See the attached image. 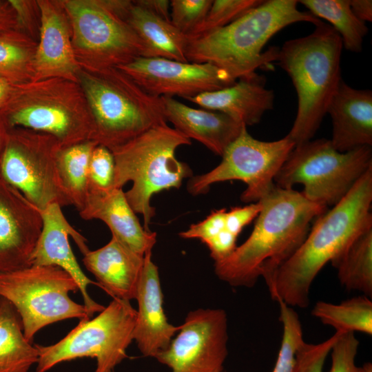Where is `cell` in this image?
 <instances>
[{
	"label": "cell",
	"instance_id": "19",
	"mask_svg": "<svg viewBox=\"0 0 372 372\" xmlns=\"http://www.w3.org/2000/svg\"><path fill=\"white\" fill-rule=\"evenodd\" d=\"M333 124V146L347 152L372 145V92L340 82L327 107Z\"/></svg>",
	"mask_w": 372,
	"mask_h": 372
},
{
	"label": "cell",
	"instance_id": "6",
	"mask_svg": "<svg viewBox=\"0 0 372 372\" xmlns=\"http://www.w3.org/2000/svg\"><path fill=\"white\" fill-rule=\"evenodd\" d=\"M94 124L93 141L110 149L167 124L161 97L152 96L118 68L79 74Z\"/></svg>",
	"mask_w": 372,
	"mask_h": 372
},
{
	"label": "cell",
	"instance_id": "30",
	"mask_svg": "<svg viewBox=\"0 0 372 372\" xmlns=\"http://www.w3.org/2000/svg\"><path fill=\"white\" fill-rule=\"evenodd\" d=\"M304 6L316 18L324 19L340 35L343 47L360 52L369 29L365 23L353 13L349 0H302Z\"/></svg>",
	"mask_w": 372,
	"mask_h": 372
},
{
	"label": "cell",
	"instance_id": "38",
	"mask_svg": "<svg viewBox=\"0 0 372 372\" xmlns=\"http://www.w3.org/2000/svg\"><path fill=\"white\" fill-rule=\"evenodd\" d=\"M226 209L214 210L203 220L192 224L189 227L179 234L185 239L197 238L206 244L226 229Z\"/></svg>",
	"mask_w": 372,
	"mask_h": 372
},
{
	"label": "cell",
	"instance_id": "17",
	"mask_svg": "<svg viewBox=\"0 0 372 372\" xmlns=\"http://www.w3.org/2000/svg\"><path fill=\"white\" fill-rule=\"evenodd\" d=\"M43 227L31 256V265L57 266L67 271L76 280L83 299L88 316L101 312L105 307L96 302L87 293L90 284L97 285L83 271L72 250L69 236L75 241L83 254L89 248L86 239L68 223L61 207L52 204L41 211Z\"/></svg>",
	"mask_w": 372,
	"mask_h": 372
},
{
	"label": "cell",
	"instance_id": "26",
	"mask_svg": "<svg viewBox=\"0 0 372 372\" xmlns=\"http://www.w3.org/2000/svg\"><path fill=\"white\" fill-rule=\"evenodd\" d=\"M38 358L36 346L24 336L17 310L0 298V372H28Z\"/></svg>",
	"mask_w": 372,
	"mask_h": 372
},
{
	"label": "cell",
	"instance_id": "31",
	"mask_svg": "<svg viewBox=\"0 0 372 372\" xmlns=\"http://www.w3.org/2000/svg\"><path fill=\"white\" fill-rule=\"evenodd\" d=\"M34 56L25 38L14 29L0 32V76L12 85L28 81Z\"/></svg>",
	"mask_w": 372,
	"mask_h": 372
},
{
	"label": "cell",
	"instance_id": "22",
	"mask_svg": "<svg viewBox=\"0 0 372 372\" xmlns=\"http://www.w3.org/2000/svg\"><path fill=\"white\" fill-rule=\"evenodd\" d=\"M225 88L206 92L187 100L205 110L223 113L245 126L258 123L273 107V91L265 86L264 76L256 72Z\"/></svg>",
	"mask_w": 372,
	"mask_h": 372
},
{
	"label": "cell",
	"instance_id": "45",
	"mask_svg": "<svg viewBox=\"0 0 372 372\" xmlns=\"http://www.w3.org/2000/svg\"><path fill=\"white\" fill-rule=\"evenodd\" d=\"M360 372H372V364L366 362L360 367Z\"/></svg>",
	"mask_w": 372,
	"mask_h": 372
},
{
	"label": "cell",
	"instance_id": "20",
	"mask_svg": "<svg viewBox=\"0 0 372 372\" xmlns=\"http://www.w3.org/2000/svg\"><path fill=\"white\" fill-rule=\"evenodd\" d=\"M144 256L112 236L103 247L85 253L83 262L113 298L130 301L136 299Z\"/></svg>",
	"mask_w": 372,
	"mask_h": 372
},
{
	"label": "cell",
	"instance_id": "23",
	"mask_svg": "<svg viewBox=\"0 0 372 372\" xmlns=\"http://www.w3.org/2000/svg\"><path fill=\"white\" fill-rule=\"evenodd\" d=\"M161 98L167 121L187 138L200 142L217 155L222 156L245 126L223 113L193 108L172 96Z\"/></svg>",
	"mask_w": 372,
	"mask_h": 372
},
{
	"label": "cell",
	"instance_id": "35",
	"mask_svg": "<svg viewBox=\"0 0 372 372\" xmlns=\"http://www.w3.org/2000/svg\"><path fill=\"white\" fill-rule=\"evenodd\" d=\"M115 162L112 151L96 145L89 162V192H105L113 189Z\"/></svg>",
	"mask_w": 372,
	"mask_h": 372
},
{
	"label": "cell",
	"instance_id": "15",
	"mask_svg": "<svg viewBox=\"0 0 372 372\" xmlns=\"http://www.w3.org/2000/svg\"><path fill=\"white\" fill-rule=\"evenodd\" d=\"M149 94L193 97L234 84L225 70L209 63L181 62L163 58L139 56L117 67Z\"/></svg>",
	"mask_w": 372,
	"mask_h": 372
},
{
	"label": "cell",
	"instance_id": "3",
	"mask_svg": "<svg viewBox=\"0 0 372 372\" xmlns=\"http://www.w3.org/2000/svg\"><path fill=\"white\" fill-rule=\"evenodd\" d=\"M296 0L262 1L231 23L207 34L189 39V62L209 63L227 72L235 81L258 68L276 62L279 48L262 50L269 40L284 28L298 22L316 26L322 21L298 8Z\"/></svg>",
	"mask_w": 372,
	"mask_h": 372
},
{
	"label": "cell",
	"instance_id": "1",
	"mask_svg": "<svg viewBox=\"0 0 372 372\" xmlns=\"http://www.w3.org/2000/svg\"><path fill=\"white\" fill-rule=\"evenodd\" d=\"M258 202L262 209L249 238L214 262L216 275L231 287H251L259 278L268 286L303 242L311 222L327 210L301 192L276 185Z\"/></svg>",
	"mask_w": 372,
	"mask_h": 372
},
{
	"label": "cell",
	"instance_id": "29",
	"mask_svg": "<svg viewBox=\"0 0 372 372\" xmlns=\"http://www.w3.org/2000/svg\"><path fill=\"white\" fill-rule=\"evenodd\" d=\"M311 315L336 331L372 335V302L364 295L339 304L318 301L312 309Z\"/></svg>",
	"mask_w": 372,
	"mask_h": 372
},
{
	"label": "cell",
	"instance_id": "39",
	"mask_svg": "<svg viewBox=\"0 0 372 372\" xmlns=\"http://www.w3.org/2000/svg\"><path fill=\"white\" fill-rule=\"evenodd\" d=\"M262 205L260 202L245 207H234L226 212L225 227L228 231L238 236L242 229L256 218Z\"/></svg>",
	"mask_w": 372,
	"mask_h": 372
},
{
	"label": "cell",
	"instance_id": "32",
	"mask_svg": "<svg viewBox=\"0 0 372 372\" xmlns=\"http://www.w3.org/2000/svg\"><path fill=\"white\" fill-rule=\"evenodd\" d=\"M277 302L280 307L282 335L278 355L272 372H293L298 351L304 342L302 324L293 307L281 301Z\"/></svg>",
	"mask_w": 372,
	"mask_h": 372
},
{
	"label": "cell",
	"instance_id": "21",
	"mask_svg": "<svg viewBox=\"0 0 372 372\" xmlns=\"http://www.w3.org/2000/svg\"><path fill=\"white\" fill-rule=\"evenodd\" d=\"M79 214L84 220L103 221L110 229L112 236L139 254L144 256L152 250L156 242V234L141 225L123 188L89 192Z\"/></svg>",
	"mask_w": 372,
	"mask_h": 372
},
{
	"label": "cell",
	"instance_id": "33",
	"mask_svg": "<svg viewBox=\"0 0 372 372\" xmlns=\"http://www.w3.org/2000/svg\"><path fill=\"white\" fill-rule=\"evenodd\" d=\"M260 0L213 1L203 23L189 37L196 38L221 28L260 4Z\"/></svg>",
	"mask_w": 372,
	"mask_h": 372
},
{
	"label": "cell",
	"instance_id": "10",
	"mask_svg": "<svg viewBox=\"0 0 372 372\" xmlns=\"http://www.w3.org/2000/svg\"><path fill=\"white\" fill-rule=\"evenodd\" d=\"M79 290L72 276L57 266L30 265L0 273V298L15 308L24 336L30 342L41 329L54 322L91 318L84 304L69 296Z\"/></svg>",
	"mask_w": 372,
	"mask_h": 372
},
{
	"label": "cell",
	"instance_id": "42",
	"mask_svg": "<svg viewBox=\"0 0 372 372\" xmlns=\"http://www.w3.org/2000/svg\"><path fill=\"white\" fill-rule=\"evenodd\" d=\"M10 1L3 3L0 1V32L14 29L17 14Z\"/></svg>",
	"mask_w": 372,
	"mask_h": 372
},
{
	"label": "cell",
	"instance_id": "46",
	"mask_svg": "<svg viewBox=\"0 0 372 372\" xmlns=\"http://www.w3.org/2000/svg\"><path fill=\"white\" fill-rule=\"evenodd\" d=\"M221 372H224V371H221Z\"/></svg>",
	"mask_w": 372,
	"mask_h": 372
},
{
	"label": "cell",
	"instance_id": "28",
	"mask_svg": "<svg viewBox=\"0 0 372 372\" xmlns=\"http://www.w3.org/2000/svg\"><path fill=\"white\" fill-rule=\"evenodd\" d=\"M340 284L372 296V224L367 226L332 264Z\"/></svg>",
	"mask_w": 372,
	"mask_h": 372
},
{
	"label": "cell",
	"instance_id": "47",
	"mask_svg": "<svg viewBox=\"0 0 372 372\" xmlns=\"http://www.w3.org/2000/svg\"><path fill=\"white\" fill-rule=\"evenodd\" d=\"M113 372H114V371H113Z\"/></svg>",
	"mask_w": 372,
	"mask_h": 372
},
{
	"label": "cell",
	"instance_id": "11",
	"mask_svg": "<svg viewBox=\"0 0 372 372\" xmlns=\"http://www.w3.org/2000/svg\"><path fill=\"white\" fill-rule=\"evenodd\" d=\"M52 136L22 128L8 130L1 178L40 211L52 204L72 205L59 180Z\"/></svg>",
	"mask_w": 372,
	"mask_h": 372
},
{
	"label": "cell",
	"instance_id": "13",
	"mask_svg": "<svg viewBox=\"0 0 372 372\" xmlns=\"http://www.w3.org/2000/svg\"><path fill=\"white\" fill-rule=\"evenodd\" d=\"M64 6L74 42L87 51L94 70L117 68L144 56L143 41L107 2L71 0Z\"/></svg>",
	"mask_w": 372,
	"mask_h": 372
},
{
	"label": "cell",
	"instance_id": "18",
	"mask_svg": "<svg viewBox=\"0 0 372 372\" xmlns=\"http://www.w3.org/2000/svg\"><path fill=\"white\" fill-rule=\"evenodd\" d=\"M136 300L134 340L144 356L155 358L169 347L179 326L169 323L165 313L158 269L152 259V250L144 256Z\"/></svg>",
	"mask_w": 372,
	"mask_h": 372
},
{
	"label": "cell",
	"instance_id": "16",
	"mask_svg": "<svg viewBox=\"0 0 372 372\" xmlns=\"http://www.w3.org/2000/svg\"><path fill=\"white\" fill-rule=\"evenodd\" d=\"M43 227L41 211L0 178V273L31 265Z\"/></svg>",
	"mask_w": 372,
	"mask_h": 372
},
{
	"label": "cell",
	"instance_id": "24",
	"mask_svg": "<svg viewBox=\"0 0 372 372\" xmlns=\"http://www.w3.org/2000/svg\"><path fill=\"white\" fill-rule=\"evenodd\" d=\"M39 43L33 59L35 81L59 78L73 81L77 64L63 16L51 3H39Z\"/></svg>",
	"mask_w": 372,
	"mask_h": 372
},
{
	"label": "cell",
	"instance_id": "25",
	"mask_svg": "<svg viewBox=\"0 0 372 372\" xmlns=\"http://www.w3.org/2000/svg\"><path fill=\"white\" fill-rule=\"evenodd\" d=\"M125 21L143 41V56L189 62L186 50L189 38L167 21L131 3Z\"/></svg>",
	"mask_w": 372,
	"mask_h": 372
},
{
	"label": "cell",
	"instance_id": "36",
	"mask_svg": "<svg viewBox=\"0 0 372 372\" xmlns=\"http://www.w3.org/2000/svg\"><path fill=\"white\" fill-rule=\"evenodd\" d=\"M341 333L335 331L329 338L317 344L304 341L298 351L293 372H322L326 359Z\"/></svg>",
	"mask_w": 372,
	"mask_h": 372
},
{
	"label": "cell",
	"instance_id": "8",
	"mask_svg": "<svg viewBox=\"0 0 372 372\" xmlns=\"http://www.w3.org/2000/svg\"><path fill=\"white\" fill-rule=\"evenodd\" d=\"M371 167V146L340 152L330 140H310L294 147L274 183L286 189L302 184L307 199L327 208L340 202Z\"/></svg>",
	"mask_w": 372,
	"mask_h": 372
},
{
	"label": "cell",
	"instance_id": "4",
	"mask_svg": "<svg viewBox=\"0 0 372 372\" xmlns=\"http://www.w3.org/2000/svg\"><path fill=\"white\" fill-rule=\"evenodd\" d=\"M342 41L338 32L322 21L310 34L287 41L278 49L276 62L289 76L298 108L287 136L295 146L311 140L327 114L341 81Z\"/></svg>",
	"mask_w": 372,
	"mask_h": 372
},
{
	"label": "cell",
	"instance_id": "5",
	"mask_svg": "<svg viewBox=\"0 0 372 372\" xmlns=\"http://www.w3.org/2000/svg\"><path fill=\"white\" fill-rule=\"evenodd\" d=\"M190 144V139L165 124L110 149L115 162L113 188H123L132 182L125 195L135 213L143 216L145 229L149 231L155 215L150 205L153 195L178 188L185 178L192 177L189 166L175 155L179 147Z\"/></svg>",
	"mask_w": 372,
	"mask_h": 372
},
{
	"label": "cell",
	"instance_id": "41",
	"mask_svg": "<svg viewBox=\"0 0 372 372\" xmlns=\"http://www.w3.org/2000/svg\"><path fill=\"white\" fill-rule=\"evenodd\" d=\"M349 4L354 15L363 22L372 21L371 0H350Z\"/></svg>",
	"mask_w": 372,
	"mask_h": 372
},
{
	"label": "cell",
	"instance_id": "7",
	"mask_svg": "<svg viewBox=\"0 0 372 372\" xmlns=\"http://www.w3.org/2000/svg\"><path fill=\"white\" fill-rule=\"evenodd\" d=\"M70 80L52 78L14 85L0 118L8 129L22 128L54 138L61 147L93 140L89 107Z\"/></svg>",
	"mask_w": 372,
	"mask_h": 372
},
{
	"label": "cell",
	"instance_id": "9",
	"mask_svg": "<svg viewBox=\"0 0 372 372\" xmlns=\"http://www.w3.org/2000/svg\"><path fill=\"white\" fill-rule=\"evenodd\" d=\"M136 318V310L130 301L113 298L98 316L80 320L56 343L36 344V372H46L63 362L88 357L96 360L94 372H113L127 357V349L134 340Z\"/></svg>",
	"mask_w": 372,
	"mask_h": 372
},
{
	"label": "cell",
	"instance_id": "44",
	"mask_svg": "<svg viewBox=\"0 0 372 372\" xmlns=\"http://www.w3.org/2000/svg\"><path fill=\"white\" fill-rule=\"evenodd\" d=\"M8 129L5 126L3 123L0 118V178H1V163L3 153L4 151Z\"/></svg>",
	"mask_w": 372,
	"mask_h": 372
},
{
	"label": "cell",
	"instance_id": "34",
	"mask_svg": "<svg viewBox=\"0 0 372 372\" xmlns=\"http://www.w3.org/2000/svg\"><path fill=\"white\" fill-rule=\"evenodd\" d=\"M212 2L211 0L170 1L171 23L189 37L203 23Z\"/></svg>",
	"mask_w": 372,
	"mask_h": 372
},
{
	"label": "cell",
	"instance_id": "12",
	"mask_svg": "<svg viewBox=\"0 0 372 372\" xmlns=\"http://www.w3.org/2000/svg\"><path fill=\"white\" fill-rule=\"evenodd\" d=\"M294 147L287 136L273 141L256 139L244 126L222 155L220 163L205 174L192 176L187 190L193 195L203 194L214 183L238 180L247 185L240 199L256 203L275 187L274 178Z\"/></svg>",
	"mask_w": 372,
	"mask_h": 372
},
{
	"label": "cell",
	"instance_id": "37",
	"mask_svg": "<svg viewBox=\"0 0 372 372\" xmlns=\"http://www.w3.org/2000/svg\"><path fill=\"white\" fill-rule=\"evenodd\" d=\"M359 340L355 333H341L333 345L330 353L331 365L329 372H360L355 364Z\"/></svg>",
	"mask_w": 372,
	"mask_h": 372
},
{
	"label": "cell",
	"instance_id": "40",
	"mask_svg": "<svg viewBox=\"0 0 372 372\" xmlns=\"http://www.w3.org/2000/svg\"><path fill=\"white\" fill-rule=\"evenodd\" d=\"M134 4L148 10L163 19L170 21V1L167 0H139Z\"/></svg>",
	"mask_w": 372,
	"mask_h": 372
},
{
	"label": "cell",
	"instance_id": "2",
	"mask_svg": "<svg viewBox=\"0 0 372 372\" xmlns=\"http://www.w3.org/2000/svg\"><path fill=\"white\" fill-rule=\"evenodd\" d=\"M372 167L348 194L318 217L293 255L267 286L271 297L291 307L306 308L311 285L329 262L332 264L372 224Z\"/></svg>",
	"mask_w": 372,
	"mask_h": 372
},
{
	"label": "cell",
	"instance_id": "14",
	"mask_svg": "<svg viewBox=\"0 0 372 372\" xmlns=\"http://www.w3.org/2000/svg\"><path fill=\"white\" fill-rule=\"evenodd\" d=\"M227 342L226 312L198 309L187 315L169 347L155 358L172 372H221Z\"/></svg>",
	"mask_w": 372,
	"mask_h": 372
},
{
	"label": "cell",
	"instance_id": "43",
	"mask_svg": "<svg viewBox=\"0 0 372 372\" xmlns=\"http://www.w3.org/2000/svg\"><path fill=\"white\" fill-rule=\"evenodd\" d=\"M13 87L14 85L0 76V110L8 101Z\"/></svg>",
	"mask_w": 372,
	"mask_h": 372
},
{
	"label": "cell",
	"instance_id": "27",
	"mask_svg": "<svg viewBox=\"0 0 372 372\" xmlns=\"http://www.w3.org/2000/svg\"><path fill=\"white\" fill-rule=\"evenodd\" d=\"M98 143L87 140L65 147L56 153V168L61 185L71 205L79 211L88 192V169L90 156Z\"/></svg>",
	"mask_w": 372,
	"mask_h": 372
}]
</instances>
